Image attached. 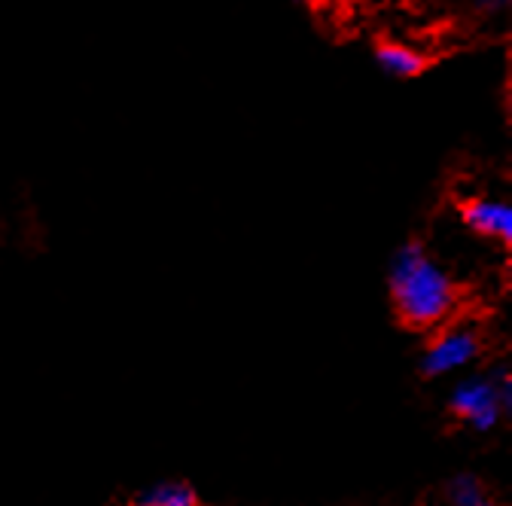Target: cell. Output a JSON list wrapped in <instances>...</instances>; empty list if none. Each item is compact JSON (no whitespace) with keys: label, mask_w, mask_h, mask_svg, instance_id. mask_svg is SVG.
Wrapping results in <instances>:
<instances>
[{"label":"cell","mask_w":512,"mask_h":506,"mask_svg":"<svg viewBox=\"0 0 512 506\" xmlns=\"http://www.w3.org/2000/svg\"><path fill=\"white\" fill-rule=\"evenodd\" d=\"M388 287L397 321L415 333L439 330L455 318L461 302L458 281L430 257L421 241H409L397 250Z\"/></svg>","instance_id":"6da1fadb"},{"label":"cell","mask_w":512,"mask_h":506,"mask_svg":"<svg viewBox=\"0 0 512 506\" xmlns=\"http://www.w3.org/2000/svg\"><path fill=\"white\" fill-rule=\"evenodd\" d=\"M512 406V382L506 369L491 375H467L461 385L448 394V412L464 421L476 433H491Z\"/></svg>","instance_id":"7a4b0ae2"},{"label":"cell","mask_w":512,"mask_h":506,"mask_svg":"<svg viewBox=\"0 0 512 506\" xmlns=\"http://www.w3.org/2000/svg\"><path fill=\"white\" fill-rule=\"evenodd\" d=\"M485 354V330L476 321H445V327L427 342L418 369L424 378H445L473 366Z\"/></svg>","instance_id":"3957f363"},{"label":"cell","mask_w":512,"mask_h":506,"mask_svg":"<svg viewBox=\"0 0 512 506\" xmlns=\"http://www.w3.org/2000/svg\"><path fill=\"white\" fill-rule=\"evenodd\" d=\"M458 214H461V223L473 235L497 241V244H509L512 241V208L506 202L473 196V199H464L458 205Z\"/></svg>","instance_id":"277c9868"},{"label":"cell","mask_w":512,"mask_h":506,"mask_svg":"<svg viewBox=\"0 0 512 506\" xmlns=\"http://www.w3.org/2000/svg\"><path fill=\"white\" fill-rule=\"evenodd\" d=\"M375 61L388 71L391 77L397 80H415L421 77L427 68H433V55L421 52L418 46L412 43H403V40H391V37H381L375 40Z\"/></svg>","instance_id":"5b68a950"},{"label":"cell","mask_w":512,"mask_h":506,"mask_svg":"<svg viewBox=\"0 0 512 506\" xmlns=\"http://www.w3.org/2000/svg\"><path fill=\"white\" fill-rule=\"evenodd\" d=\"M132 506H199V494L189 482H159L144 488Z\"/></svg>","instance_id":"8992f818"},{"label":"cell","mask_w":512,"mask_h":506,"mask_svg":"<svg viewBox=\"0 0 512 506\" xmlns=\"http://www.w3.org/2000/svg\"><path fill=\"white\" fill-rule=\"evenodd\" d=\"M445 497H448V503H452V506H494L485 482L479 476H473V473L455 476L452 482H448V488H445Z\"/></svg>","instance_id":"52a82bcc"},{"label":"cell","mask_w":512,"mask_h":506,"mask_svg":"<svg viewBox=\"0 0 512 506\" xmlns=\"http://www.w3.org/2000/svg\"><path fill=\"white\" fill-rule=\"evenodd\" d=\"M473 7L482 13V16H497L509 7V0H473Z\"/></svg>","instance_id":"ba28073f"},{"label":"cell","mask_w":512,"mask_h":506,"mask_svg":"<svg viewBox=\"0 0 512 506\" xmlns=\"http://www.w3.org/2000/svg\"><path fill=\"white\" fill-rule=\"evenodd\" d=\"M299 4H305V7H320L324 0H299Z\"/></svg>","instance_id":"9c48e42d"}]
</instances>
